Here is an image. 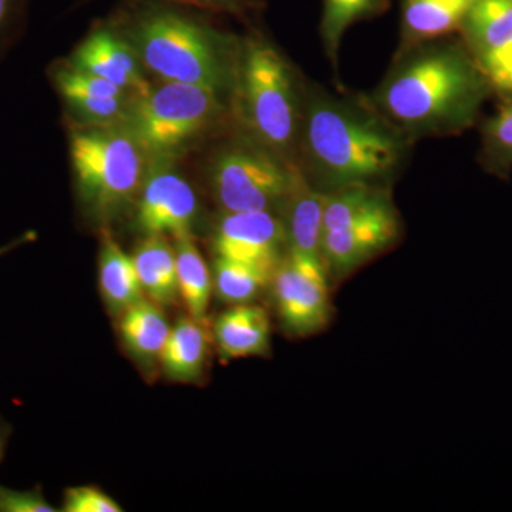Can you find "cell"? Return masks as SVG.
I'll return each mask as SVG.
<instances>
[{
  "mask_svg": "<svg viewBox=\"0 0 512 512\" xmlns=\"http://www.w3.org/2000/svg\"><path fill=\"white\" fill-rule=\"evenodd\" d=\"M70 158L80 200L100 221L130 205L147 175V154L124 124L72 131Z\"/></svg>",
  "mask_w": 512,
  "mask_h": 512,
  "instance_id": "277c9868",
  "label": "cell"
},
{
  "mask_svg": "<svg viewBox=\"0 0 512 512\" xmlns=\"http://www.w3.org/2000/svg\"><path fill=\"white\" fill-rule=\"evenodd\" d=\"M163 2L173 3L177 6H188V8H211V6H220L228 3L229 0H163Z\"/></svg>",
  "mask_w": 512,
  "mask_h": 512,
  "instance_id": "4dcf8cb0",
  "label": "cell"
},
{
  "mask_svg": "<svg viewBox=\"0 0 512 512\" xmlns=\"http://www.w3.org/2000/svg\"><path fill=\"white\" fill-rule=\"evenodd\" d=\"M130 45L164 82L197 84L220 93L229 82L220 39L204 23L167 5H143L130 19Z\"/></svg>",
  "mask_w": 512,
  "mask_h": 512,
  "instance_id": "3957f363",
  "label": "cell"
},
{
  "mask_svg": "<svg viewBox=\"0 0 512 512\" xmlns=\"http://www.w3.org/2000/svg\"><path fill=\"white\" fill-rule=\"evenodd\" d=\"M101 298L111 315L120 316L134 303L143 301V288L138 279L133 256L124 252L110 232H103L99 255Z\"/></svg>",
  "mask_w": 512,
  "mask_h": 512,
  "instance_id": "ac0fdd59",
  "label": "cell"
},
{
  "mask_svg": "<svg viewBox=\"0 0 512 512\" xmlns=\"http://www.w3.org/2000/svg\"><path fill=\"white\" fill-rule=\"evenodd\" d=\"M274 274L231 259L218 258L214 262L215 293L222 302L242 305L254 301L266 286L271 284Z\"/></svg>",
  "mask_w": 512,
  "mask_h": 512,
  "instance_id": "603a6c76",
  "label": "cell"
},
{
  "mask_svg": "<svg viewBox=\"0 0 512 512\" xmlns=\"http://www.w3.org/2000/svg\"><path fill=\"white\" fill-rule=\"evenodd\" d=\"M328 194L313 188L292 164V184L284 204V227L288 251L322 259L323 214Z\"/></svg>",
  "mask_w": 512,
  "mask_h": 512,
  "instance_id": "4fadbf2b",
  "label": "cell"
},
{
  "mask_svg": "<svg viewBox=\"0 0 512 512\" xmlns=\"http://www.w3.org/2000/svg\"><path fill=\"white\" fill-rule=\"evenodd\" d=\"M9 431L8 427L0 421V461H2L3 454H5L6 444H8Z\"/></svg>",
  "mask_w": 512,
  "mask_h": 512,
  "instance_id": "1f68e13d",
  "label": "cell"
},
{
  "mask_svg": "<svg viewBox=\"0 0 512 512\" xmlns=\"http://www.w3.org/2000/svg\"><path fill=\"white\" fill-rule=\"evenodd\" d=\"M211 349V335L205 320H178L171 328L160 366L168 380L175 383H195L201 379Z\"/></svg>",
  "mask_w": 512,
  "mask_h": 512,
  "instance_id": "9a60e30c",
  "label": "cell"
},
{
  "mask_svg": "<svg viewBox=\"0 0 512 512\" xmlns=\"http://www.w3.org/2000/svg\"><path fill=\"white\" fill-rule=\"evenodd\" d=\"M284 222L271 211L224 212L214 235L218 258L242 262L275 274L285 256Z\"/></svg>",
  "mask_w": 512,
  "mask_h": 512,
  "instance_id": "9c48e42d",
  "label": "cell"
},
{
  "mask_svg": "<svg viewBox=\"0 0 512 512\" xmlns=\"http://www.w3.org/2000/svg\"><path fill=\"white\" fill-rule=\"evenodd\" d=\"M488 140L497 153L512 158V104L491 121Z\"/></svg>",
  "mask_w": 512,
  "mask_h": 512,
  "instance_id": "83f0119b",
  "label": "cell"
},
{
  "mask_svg": "<svg viewBox=\"0 0 512 512\" xmlns=\"http://www.w3.org/2000/svg\"><path fill=\"white\" fill-rule=\"evenodd\" d=\"M140 63L130 42L109 29H99L87 36L67 62L74 69L116 84L134 99L146 96L151 90Z\"/></svg>",
  "mask_w": 512,
  "mask_h": 512,
  "instance_id": "7c38bea8",
  "label": "cell"
},
{
  "mask_svg": "<svg viewBox=\"0 0 512 512\" xmlns=\"http://www.w3.org/2000/svg\"><path fill=\"white\" fill-rule=\"evenodd\" d=\"M28 0H0V47L8 42L13 30L16 29Z\"/></svg>",
  "mask_w": 512,
  "mask_h": 512,
  "instance_id": "f1b7e54d",
  "label": "cell"
},
{
  "mask_svg": "<svg viewBox=\"0 0 512 512\" xmlns=\"http://www.w3.org/2000/svg\"><path fill=\"white\" fill-rule=\"evenodd\" d=\"M197 214V195L183 175L168 165H154L137 197L136 222L141 234L173 238L192 234Z\"/></svg>",
  "mask_w": 512,
  "mask_h": 512,
  "instance_id": "30bf717a",
  "label": "cell"
},
{
  "mask_svg": "<svg viewBox=\"0 0 512 512\" xmlns=\"http://www.w3.org/2000/svg\"><path fill=\"white\" fill-rule=\"evenodd\" d=\"M477 0H406L404 29L413 40L434 39L446 35L466 22Z\"/></svg>",
  "mask_w": 512,
  "mask_h": 512,
  "instance_id": "ffe728a7",
  "label": "cell"
},
{
  "mask_svg": "<svg viewBox=\"0 0 512 512\" xmlns=\"http://www.w3.org/2000/svg\"><path fill=\"white\" fill-rule=\"evenodd\" d=\"M220 113V93L197 84L164 82L133 100L124 126L147 157L167 161L204 133Z\"/></svg>",
  "mask_w": 512,
  "mask_h": 512,
  "instance_id": "8992f818",
  "label": "cell"
},
{
  "mask_svg": "<svg viewBox=\"0 0 512 512\" xmlns=\"http://www.w3.org/2000/svg\"><path fill=\"white\" fill-rule=\"evenodd\" d=\"M212 336L222 360L265 356L271 350V320L259 306L234 305L215 320Z\"/></svg>",
  "mask_w": 512,
  "mask_h": 512,
  "instance_id": "5bb4252c",
  "label": "cell"
},
{
  "mask_svg": "<svg viewBox=\"0 0 512 512\" xmlns=\"http://www.w3.org/2000/svg\"><path fill=\"white\" fill-rule=\"evenodd\" d=\"M174 247L177 256L178 296L191 318L205 320L214 291L210 268L192 234L174 238Z\"/></svg>",
  "mask_w": 512,
  "mask_h": 512,
  "instance_id": "d6986e66",
  "label": "cell"
},
{
  "mask_svg": "<svg viewBox=\"0 0 512 512\" xmlns=\"http://www.w3.org/2000/svg\"><path fill=\"white\" fill-rule=\"evenodd\" d=\"M480 57L512 43V0H477L466 19Z\"/></svg>",
  "mask_w": 512,
  "mask_h": 512,
  "instance_id": "7402d4cb",
  "label": "cell"
},
{
  "mask_svg": "<svg viewBox=\"0 0 512 512\" xmlns=\"http://www.w3.org/2000/svg\"><path fill=\"white\" fill-rule=\"evenodd\" d=\"M390 207L393 205L387 192L376 185H353L332 191L326 197L323 234L348 227Z\"/></svg>",
  "mask_w": 512,
  "mask_h": 512,
  "instance_id": "44dd1931",
  "label": "cell"
},
{
  "mask_svg": "<svg viewBox=\"0 0 512 512\" xmlns=\"http://www.w3.org/2000/svg\"><path fill=\"white\" fill-rule=\"evenodd\" d=\"M242 117L262 144L285 153L295 143L302 114L291 69L278 50L251 40L239 73Z\"/></svg>",
  "mask_w": 512,
  "mask_h": 512,
  "instance_id": "5b68a950",
  "label": "cell"
},
{
  "mask_svg": "<svg viewBox=\"0 0 512 512\" xmlns=\"http://www.w3.org/2000/svg\"><path fill=\"white\" fill-rule=\"evenodd\" d=\"M292 184V163L258 146L228 147L215 158L211 187L224 212L271 211L284 207Z\"/></svg>",
  "mask_w": 512,
  "mask_h": 512,
  "instance_id": "52a82bcc",
  "label": "cell"
},
{
  "mask_svg": "<svg viewBox=\"0 0 512 512\" xmlns=\"http://www.w3.org/2000/svg\"><path fill=\"white\" fill-rule=\"evenodd\" d=\"M35 238V232L28 231L25 232V234L20 235V237L13 239V241L8 242V244L2 245V247H0V258L10 254V252L15 251V249L22 247V245L29 244V242H32Z\"/></svg>",
  "mask_w": 512,
  "mask_h": 512,
  "instance_id": "f546056e",
  "label": "cell"
},
{
  "mask_svg": "<svg viewBox=\"0 0 512 512\" xmlns=\"http://www.w3.org/2000/svg\"><path fill=\"white\" fill-rule=\"evenodd\" d=\"M406 133L386 117L316 94L302 117V143L315 174L332 190L376 185L394 174Z\"/></svg>",
  "mask_w": 512,
  "mask_h": 512,
  "instance_id": "6da1fadb",
  "label": "cell"
},
{
  "mask_svg": "<svg viewBox=\"0 0 512 512\" xmlns=\"http://www.w3.org/2000/svg\"><path fill=\"white\" fill-rule=\"evenodd\" d=\"M481 97L477 70L451 49L424 50L400 64L376 96L377 109L406 134H437L466 124Z\"/></svg>",
  "mask_w": 512,
  "mask_h": 512,
  "instance_id": "7a4b0ae2",
  "label": "cell"
},
{
  "mask_svg": "<svg viewBox=\"0 0 512 512\" xmlns=\"http://www.w3.org/2000/svg\"><path fill=\"white\" fill-rule=\"evenodd\" d=\"M399 237V218L393 207L323 234L322 255L326 271L342 278L380 254Z\"/></svg>",
  "mask_w": 512,
  "mask_h": 512,
  "instance_id": "8fae6325",
  "label": "cell"
},
{
  "mask_svg": "<svg viewBox=\"0 0 512 512\" xmlns=\"http://www.w3.org/2000/svg\"><path fill=\"white\" fill-rule=\"evenodd\" d=\"M40 488L12 490L0 485V512H56Z\"/></svg>",
  "mask_w": 512,
  "mask_h": 512,
  "instance_id": "484cf974",
  "label": "cell"
},
{
  "mask_svg": "<svg viewBox=\"0 0 512 512\" xmlns=\"http://www.w3.org/2000/svg\"><path fill=\"white\" fill-rule=\"evenodd\" d=\"M64 512H121L123 508L94 485L67 488L63 495Z\"/></svg>",
  "mask_w": 512,
  "mask_h": 512,
  "instance_id": "d4e9b609",
  "label": "cell"
},
{
  "mask_svg": "<svg viewBox=\"0 0 512 512\" xmlns=\"http://www.w3.org/2000/svg\"><path fill=\"white\" fill-rule=\"evenodd\" d=\"M481 70L488 82L498 89L512 92V43L480 57Z\"/></svg>",
  "mask_w": 512,
  "mask_h": 512,
  "instance_id": "4316f807",
  "label": "cell"
},
{
  "mask_svg": "<svg viewBox=\"0 0 512 512\" xmlns=\"http://www.w3.org/2000/svg\"><path fill=\"white\" fill-rule=\"evenodd\" d=\"M271 284L276 312L289 335L308 338L329 325L332 302L322 259L286 251Z\"/></svg>",
  "mask_w": 512,
  "mask_h": 512,
  "instance_id": "ba28073f",
  "label": "cell"
},
{
  "mask_svg": "<svg viewBox=\"0 0 512 512\" xmlns=\"http://www.w3.org/2000/svg\"><path fill=\"white\" fill-rule=\"evenodd\" d=\"M382 0H325L322 37L326 53L333 63L338 60L340 42L346 30L366 16L377 12Z\"/></svg>",
  "mask_w": 512,
  "mask_h": 512,
  "instance_id": "cb8c5ba5",
  "label": "cell"
},
{
  "mask_svg": "<svg viewBox=\"0 0 512 512\" xmlns=\"http://www.w3.org/2000/svg\"><path fill=\"white\" fill-rule=\"evenodd\" d=\"M133 256L144 296L161 308L180 299L177 282V256L170 237L147 235Z\"/></svg>",
  "mask_w": 512,
  "mask_h": 512,
  "instance_id": "2e32d148",
  "label": "cell"
},
{
  "mask_svg": "<svg viewBox=\"0 0 512 512\" xmlns=\"http://www.w3.org/2000/svg\"><path fill=\"white\" fill-rule=\"evenodd\" d=\"M124 348L138 363L151 367L160 363L171 328L163 308L150 299L134 303L119 316Z\"/></svg>",
  "mask_w": 512,
  "mask_h": 512,
  "instance_id": "e0dca14e",
  "label": "cell"
}]
</instances>
